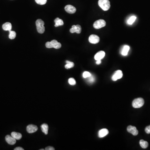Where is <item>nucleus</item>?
Listing matches in <instances>:
<instances>
[{
    "mask_svg": "<svg viewBox=\"0 0 150 150\" xmlns=\"http://www.w3.org/2000/svg\"><path fill=\"white\" fill-rule=\"evenodd\" d=\"M98 4L104 11H108L111 7L110 2L109 0H99Z\"/></svg>",
    "mask_w": 150,
    "mask_h": 150,
    "instance_id": "1",
    "label": "nucleus"
},
{
    "mask_svg": "<svg viewBox=\"0 0 150 150\" xmlns=\"http://www.w3.org/2000/svg\"><path fill=\"white\" fill-rule=\"evenodd\" d=\"M36 24L38 32L39 34H42L44 33L45 28L44 26V22H43V21L40 19H38L36 22Z\"/></svg>",
    "mask_w": 150,
    "mask_h": 150,
    "instance_id": "2",
    "label": "nucleus"
},
{
    "mask_svg": "<svg viewBox=\"0 0 150 150\" xmlns=\"http://www.w3.org/2000/svg\"><path fill=\"white\" fill-rule=\"evenodd\" d=\"M144 104V101L141 98H136L133 101L132 106L134 108H140L143 106Z\"/></svg>",
    "mask_w": 150,
    "mask_h": 150,
    "instance_id": "3",
    "label": "nucleus"
},
{
    "mask_svg": "<svg viewBox=\"0 0 150 150\" xmlns=\"http://www.w3.org/2000/svg\"><path fill=\"white\" fill-rule=\"evenodd\" d=\"M106 25V21L102 19L97 20L93 23V27L95 29H98L105 27Z\"/></svg>",
    "mask_w": 150,
    "mask_h": 150,
    "instance_id": "4",
    "label": "nucleus"
},
{
    "mask_svg": "<svg viewBox=\"0 0 150 150\" xmlns=\"http://www.w3.org/2000/svg\"><path fill=\"white\" fill-rule=\"evenodd\" d=\"M89 40L90 43L92 44H96L99 42L100 38L98 36L93 34L89 36Z\"/></svg>",
    "mask_w": 150,
    "mask_h": 150,
    "instance_id": "5",
    "label": "nucleus"
},
{
    "mask_svg": "<svg viewBox=\"0 0 150 150\" xmlns=\"http://www.w3.org/2000/svg\"><path fill=\"white\" fill-rule=\"evenodd\" d=\"M123 73L121 70H118L115 71L112 77V79L113 81H116L118 79H121L123 77Z\"/></svg>",
    "mask_w": 150,
    "mask_h": 150,
    "instance_id": "6",
    "label": "nucleus"
},
{
    "mask_svg": "<svg viewBox=\"0 0 150 150\" xmlns=\"http://www.w3.org/2000/svg\"><path fill=\"white\" fill-rule=\"evenodd\" d=\"M38 128L37 126L33 124L28 125L26 128V130H27V132L30 134L35 133V132H36L38 130Z\"/></svg>",
    "mask_w": 150,
    "mask_h": 150,
    "instance_id": "7",
    "label": "nucleus"
},
{
    "mask_svg": "<svg viewBox=\"0 0 150 150\" xmlns=\"http://www.w3.org/2000/svg\"><path fill=\"white\" fill-rule=\"evenodd\" d=\"M65 10L67 13L70 14L74 13L76 11V8L71 5H68L65 6Z\"/></svg>",
    "mask_w": 150,
    "mask_h": 150,
    "instance_id": "8",
    "label": "nucleus"
},
{
    "mask_svg": "<svg viewBox=\"0 0 150 150\" xmlns=\"http://www.w3.org/2000/svg\"><path fill=\"white\" fill-rule=\"evenodd\" d=\"M128 132L134 136H137L139 134V131L136 127L132 126H129L127 128Z\"/></svg>",
    "mask_w": 150,
    "mask_h": 150,
    "instance_id": "9",
    "label": "nucleus"
},
{
    "mask_svg": "<svg viewBox=\"0 0 150 150\" xmlns=\"http://www.w3.org/2000/svg\"><path fill=\"white\" fill-rule=\"evenodd\" d=\"M5 139L7 143L11 145H13L16 143V139L10 135H7L5 137Z\"/></svg>",
    "mask_w": 150,
    "mask_h": 150,
    "instance_id": "10",
    "label": "nucleus"
},
{
    "mask_svg": "<svg viewBox=\"0 0 150 150\" xmlns=\"http://www.w3.org/2000/svg\"><path fill=\"white\" fill-rule=\"evenodd\" d=\"M105 56V52L101 51L98 52L97 54L95 55L94 58L96 61L98 60H101L104 58Z\"/></svg>",
    "mask_w": 150,
    "mask_h": 150,
    "instance_id": "11",
    "label": "nucleus"
},
{
    "mask_svg": "<svg viewBox=\"0 0 150 150\" xmlns=\"http://www.w3.org/2000/svg\"><path fill=\"white\" fill-rule=\"evenodd\" d=\"M109 131L106 128H103L99 130L98 132V136L100 138H103L105 137L106 135L108 134Z\"/></svg>",
    "mask_w": 150,
    "mask_h": 150,
    "instance_id": "12",
    "label": "nucleus"
},
{
    "mask_svg": "<svg viewBox=\"0 0 150 150\" xmlns=\"http://www.w3.org/2000/svg\"><path fill=\"white\" fill-rule=\"evenodd\" d=\"M3 29L5 31H11L12 29V25L10 23L7 22L3 25Z\"/></svg>",
    "mask_w": 150,
    "mask_h": 150,
    "instance_id": "13",
    "label": "nucleus"
},
{
    "mask_svg": "<svg viewBox=\"0 0 150 150\" xmlns=\"http://www.w3.org/2000/svg\"><path fill=\"white\" fill-rule=\"evenodd\" d=\"M55 22V27H57L59 26H63L64 24V23L63 20L60 19L58 18H56L54 20Z\"/></svg>",
    "mask_w": 150,
    "mask_h": 150,
    "instance_id": "14",
    "label": "nucleus"
},
{
    "mask_svg": "<svg viewBox=\"0 0 150 150\" xmlns=\"http://www.w3.org/2000/svg\"><path fill=\"white\" fill-rule=\"evenodd\" d=\"M11 136L16 140L21 139L22 137V136L21 134L17 133L16 132H12L11 134Z\"/></svg>",
    "mask_w": 150,
    "mask_h": 150,
    "instance_id": "15",
    "label": "nucleus"
},
{
    "mask_svg": "<svg viewBox=\"0 0 150 150\" xmlns=\"http://www.w3.org/2000/svg\"><path fill=\"white\" fill-rule=\"evenodd\" d=\"M41 129L42 132L44 133L45 135H47L48 130V126L45 123H43L41 126Z\"/></svg>",
    "mask_w": 150,
    "mask_h": 150,
    "instance_id": "16",
    "label": "nucleus"
},
{
    "mask_svg": "<svg viewBox=\"0 0 150 150\" xmlns=\"http://www.w3.org/2000/svg\"><path fill=\"white\" fill-rule=\"evenodd\" d=\"M129 50H130V47L129 46L125 45L123 47V49L121 52L122 55L123 56H127Z\"/></svg>",
    "mask_w": 150,
    "mask_h": 150,
    "instance_id": "17",
    "label": "nucleus"
},
{
    "mask_svg": "<svg viewBox=\"0 0 150 150\" xmlns=\"http://www.w3.org/2000/svg\"><path fill=\"white\" fill-rule=\"evenodd\" d=\"M140 145L143 148H146L148 145V142L145 141L143 140H141L140 141Z\"/></svg>",
    "mask_w": 150,
    "mask_h": 150,
    "instance_id": "18",
    "label": "nucleus"
},
{
    "mask_svg": "<svg viewBox=\"0 0 150 150\" xmlns=\"http://www.w3.org/2000/svg\"><path fill=\"white\" fill-rule=\"evenodd\" d=\"M66 64L65 65V67L66 69H69L72 68L74 66V64L73 62L70 61H66Z\"/></svg>",
    "mask_w": 150,
    "mask_h": 150,
    "instance_id": "19",
    "label": "nucleus"
},
{
    "mask_svg": "<svg viewBox=\"0 0 150 150\" xmlns=\"http://www.w3.org/2000/svg\"><path fill=\"white\" fill-rule=\"evenodd\" d=\"M16 36V34L14 31H10L9 38L11 39H14Z\"/></svg>",
    "mask_w": 150,
    "mask_h": 150,
    "instance_id": "20",
    "label": "nucleus"
},
{
    "mask_svg": "<svg viewBox=\"0 0 150 150\" xmlns=\"http://www.w3.org/2000/svg\"><path fill=\"white\" fill-rule=\"evenodd\" d=\"M136 17L135 16H132L128 20V23L129 25H132L136 20Z\"/></svg>",
    "mask_w": 150,
    "mask_h": 150,
    "instance_id": "21",
    "label": "nucleus"
},
{
    "mask_svg": "<svg viewBox=\"0 0 150 150\" xmlns=\"http://www.w3.org/2000/svg\"><path fill=\"white\" fill-rule=\"evenodd\" d=\"M47 0H35L36 2L39 5H43L45 4Z\"/></svg>",
    "mask_w": 150,
    "mask_h": 150,
    "instance_id": "22",
    "label": "nucleus"
},
{
    "mask_svg": "<svg viewBox=\"0 0 150 150\" xmlns=\"http://www.w3.org/2000/svg\"><path fill=\"white\" fill-rule=\"evenodd\" d=\"M77 30V28L76 25H73L72 26L71 29L70 30V32L71 33H76Z\"/></svg>",
    "mask_w": 150,
    "mask_h": 150,
    "instance_id": "23",
    "label": "nucleus"
},
{
    "mask_svg": "<svg viewBox=\"0 0 150 150\" xmlns=\"http://www.w3.org/2000/svg\"><path fill=\"white\" fill-rule=\"evenodd\" d=\"M91 76V73L88 71H85L83 74V77L85 78H88V77Z\"/></svg>",
    "mask_w": 150,
    "mask_h": 150,
    "instance_id": "24",
    "label": "nucleus"
},
{
    "mask_svg": "<svg viewBox=\"0 0 150 150\" xmlns=\"http://www.w3.org/2000/svg\"><path fill=\"white\" fill-rule=\"evenodd\" d=\"M69 83L70 85H75L76 84V81L73 78H70L69 79Z\"/></svg>",
    "mask_w": 150,
    "mask_h": 150,
    "instance_id": "25",
    "label": "nucleus"
},
{
    "mask_svg": "<svg viewBox=\"0 0 150 150\" xmlns=\"http://www.w3.org/2000/svg\"><path fill=\"white\" fill-rule=\"evenodd\" d=\"M45 46L48 48H54V46L51 42H47L45 43Z\"/></svg>",
    "mask_w": 150,
    "mask_h": 150,
    "instance_id": "26",
    "label": "nucleus"
},
{
    "mask_svg": "<svg viewBox=\"0 0 150 150\" xmlns=\"http://www.w3.org/2000/svg\"><path fill=\"white\" fill-rule=\"evenodd\" d=\"M61 43L58 42V43H56V44L54 45V48L55 49H59L61 48Z\"/></svg>",
    "mask_w": 150,
    "mask_h": 150,
    "instance_id": "27",
    "label": "nucleus"
},
{
    "mask_svg": "<svg viewBox=\"0 0 150 150\" xmlns=\"http://www.w3.org/2000/svg\"><path fill=\"white\" fill-rule=\"evenodd\" d=\"M76 26V27H77V28L76 33L78 34H80L81 33V26L80 25H77Z\"/></svg>",
    "mask_w": 150,
    "mask_h": 150,
    "instance_id": "28",
    "label": "nucleus"
},
{
    "mask_svg": "<svg viewBox=\"0 0 150 150\" xmlns=\"http://www.w3.org/2000/svg\"><path fill=\"white\" fill-rule=\"evenodd\" d=\"M87 78H88V82H89L90 83H93V82H94V78H93V77L92 76H90V77H88Z\"/></svg>",
    "mask_w": 150,
    "mask_h": 150,
    "instance_id": "29",
    "label": "nucleus"
},
{
    "mask_svg": "<svg viewBox=\"0 0 150 150\" xmlns=\"http://www.w3.org/2000/svg\"><path fill=\"white\" fill-rule=\"evenodd\" d=\"M145 132L147 134H150V125L147 126L145 128Z\"/></svg>",
    "mask_w": 150,
    "mask_h": 150,
    "instance_id": "30",
    "label": "nucleus"
},
{
    "mask_svg": "<svg viewBox=\"0 0 150 150\" xmlns=\"http://www.w3.org/2000/svg\"><path fill=\"white\" fill-rule=\"evenodd\" d=\"M45 150H54V148L53 147L51 146H48L45 148Z\"/></svg>",
    "mask_w": 150,
    "mask_h": 150,
    "instance_id": "31",
    "label": "nucleus"
},
{
    "mask_svg": "<svg viewBox=\"0 0 150 150\" xmlns=\"http://www.w3.org/2000/svg\"><path fill=\"white\" fill-rule=\"evenodd\" d=\"M51 43H52V44L53 45V46H54V45L56 44V43H58V41H56V40H52V41H51Z\"/></svg>",
    "mask_w": 150,
    "mask_h": 150,
    "instance_id": "32",
    "label": "nucleus"
},
{
    "mask_svg": "<svg viewBox=\"0 0 150 150\" xmlns=\"http://www.w3.org/2000/svg\"><path fill=\"white\" fill-rule=\"evenodd\" d=\"M14 150H24L23 148L20 147H18L16 148H15Z\"/></svg>",
    "mask_w": 150,
    "mask_h": 150,
    "instance_id": "33",
    "label": "nucleus"
},
{
    "mask_svg": "<svg viewBox=\"0 0 150 150\" xmlns=\"http://www.w3.org/2000/svg\"><path fill=\"white\" fill-rule=\"evenodd\" d=\"M96 63L97 64H98V65H99V64H101V60H98V61H96Z\"/></svg>",
    "mask_w": 150,
    "mask_h": 150,
    "instance_id": "34",
    "label": "nucleus"
},
{
    "mask_svg": "<svg viewBox=\"0 0 150 150\" xmlns=\"http://www.w3.org/2000/svg\"><path fill=\"white\" fill-rule=\"evenodd\" d=\"M44 150V149H40V150Z\"/></svg>",
    "mask_w": 150,
    "mask_h": 150,
    "instance_id": "35",
    "label": "nucleus"
}]
</instances>
